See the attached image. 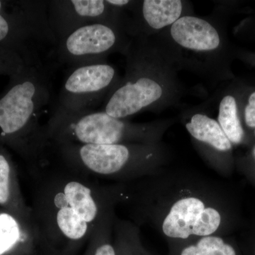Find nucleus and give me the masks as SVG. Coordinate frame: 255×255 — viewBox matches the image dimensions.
I'll use <instances>...</instances> for the list:
<instances>
[{"mask_svg": "<svg viewBox=\"0 0 255 255\" xmlns=\"http://www.w3.org/2000/svg\"><path fill=\"white\" fill-rule=\"evenodd\" d=\"M41 173L31 209L40 249L51 255H75L113 212L114 196L92 178L64 166Z\"/></svg>", "mask_w": 255, "mask_h": 255, "instance_id": "1", "label": "nucleus"}, {"mask_svg": "<svg viewBox=\"0 0 255 255\" xmlns=\"http://www.w3.org/2000/svg\"><path fill=\"white\" fill-rule=\"evenodd\" d=\"M0 99V130L2 137H25L28 155L38 167L46 165L50 143L42 114L51 99V84L43 65L37 60Z\"/></svg>", "mask_w": 255, "mask_h": 255, "instance_id": "2", "label": "nucleus"}, {"mask_svg": "<svg viewBox=\"0 0 255 255\" xmlns=\"http://www.w3.org/2000/svg\"><path fill=\"white\" fill-rule=\"evenodd\" d=\"M62 164L70 170L89 178L135 177L143 174L148 155L143 149L127 145H54Z\"/></svg>", "mask_w": 255, "mask_h": 255, "instance_id": "3", "label": "nucleus"}, {"mask_svg": "<svg viewBox=\"0 0 255 255\" xmlns=\"http://www.w3.org/2000/svg\"><path fill=\"white\" fill-rule=\"evenodd\" d=\"M116 79L115 69L105 62L73 67L60 89L58 106L71 112L93 110Z\"/></svg>", "mask_w": 255, "mask_h": 255, "instance_id": "4", "label": "nucleus"}, {"mask_svg": "<svg viewBox=\"0 0 255 255\" xmlns=\"http://www.w3.org/2000/svg\"><path fill=\"white\" fill-rule=\"evenodd\" d=\"M118 32L111 23L86 25L58 41L55 55L60 63L73 67L102 63L106 55L117 49Z\"/></svg>", "mask_w": 255, "mask_h": 255, "instance_id": "5", "label": "nucleus"}, {"mask_svg": "<svg viewBox=\"0 0 255 255\" xmlns=\"http://www.w3.org/2000/svg\"><path fill=\"white\" fill-rule=\"evenodd\" d=\"M221 223L219 211L206 206L200 198H181L171 206L162 221V229L167 237L186 241L191 236H212Z\"/></svg>", "mask_w": 255, "mask_h": 255, "instance_id": "6", "label": "nucleus"}, {"mask_svg": "<svg viewBox=\"0 0 255 255\" xmlns=\"http://www.w3.org/2000/svg\"><path fill=\"white\" fill-rule=\"evenodd\" d=\"M113 8L103 0H51L48 1V21L58 42L86 25L111 23Z\"/></svg>", "mask_w": 255, "mask_h": 255, "instance_id": "7", "label": "nucleus"}, {"mask_svg": "<svg viewBox=\"0 0 255 255\" xmlns=\"http://www.w3.org/2000/svg\"><path fill=\"white\" fill-rule=\"evenodd\" d=\"M107 98L104 112L111 117L124 119L134 115L160 98L162 89L155 80L143 75H130Z\"/></svg>", "mask_w": 255, "mask_h": 255, "instance_id": "8", "label": "nucleus"}, {"mask_svg": "<svg viewBox=\"0 0 255 255\" xmlns=\"http://www.w3.org/2000/svg\"><path fill=\"white\" fill-rule=\"evenodd\" d=\"M172 38L184 48L197 51H209L219 46L221 39L216 28L206 20L185 16L171 27Z\"/></svg>", "mask_w": 255, "mask_h": 255, "instance_id": "9", "label": "nucleus"}, {"mask_svg": "<svg viewBox=\"0 0 255 255\" xmlns=\"http://www.w3.org/2000/svg\"><path fill=\"white\" fill-rule=\"evenodd\" d=\"M39 242L33 226L23 224L9 213H0V255H8L13 252L22 251L33 254Z\"/></svg>", "mask_w": 255, "mask_h": 255, "instance_id": "10", "label": "nucleus"}, {"mask_svg": "<svg viewBox=\"0 0 255 255\" xmlns=\"http://www.w3.org/2000/svg\"><path fill=\"white\" fill-rule=\"evenodd\" d=\"M186 127L194 138L209 144L216 150L226 152L232 147V143L220 127L219 122L207 116L195 114Z\"/></svg>", "mask_w": 255, "mask_h": 255, "instance_id": "11", "label": "nucleus"}, {"mask_svg": "<svg viewBox=\"0 0 255 255\" xmlns=\"http://www.w3.org/2000/svg\"><path fill=\"white\" fill-rule=\"evenodd\" d=\"M182 3L179 0H145L142 16L149 26L160 29L173 24L180 18Z\"/></svg>", "mask_w": 255, "mask_h": 255, "instance_id": "12", "label": "nucleus"}, {"mask_svg": "<svg viewBox=\"0 0 255 255\" xmlns=\"http://www.w3.org/2000/svg\"><path fill=\"white\" fill-rule=\"evenodd\" d=\"M170 255H239L234 246L217 236L199 238L172 248Z\"/></svg>", "mask_w": 255, "mask_h": 255, "instance_id": "13", "label": "nucleus"}, {"mask_svg": "<svg viewBox=\"0 0 255 255\" xmlns=\"http://www.w3.org/2000/svg\"><path fill=\"white\" fill-rule=\"evenodd\" d=\"M219 124L231 143L243 140L244 130L238 118V106L233 96H226L220 104Z\"/></svg>", "mask_w": 255, "mask_h": 255, "instance_id": "14", "label": "nucleus"}, {"mask_svg": "<svg viewBox=\"0 0 255 255\" xmlns=\"http://www.w3.org/2000/svg\"><path fill=\"white\" fill-rule=\"evenodd\" d=\"M113 212L101 221L87 243L84 255H117L112 240Z\"/></svg>", "mask_w": 255, "mask_h": 255, "instance_id": "15", "label": "nucleus"}, {"mask_svg": "<svg viewBox=\"0 0 255 255\" xmlns=\"http://www.w3.org/2000/svg\"><path fill=\"white\" fill-rule=\"evenodd\" d=\"M114 240L117 255H150L142 248L135 230L126 223L115 226Z\"/></svg>", "mask_w": 255, "mask_h": 255, "instance_id": "16", "label": "nucleus"}, {"mask_svg": "<svg viewBox=\"0 0 255 255\" xmlns=\"http://www.w3.org/2000/svg\"><path fill=\"white\" fill-rule=\"evenodd\" d=\"M12 169L9 161L0 153V205L8 206L11 204L14 195Z\"/></svg>", "mask_w": 255, "mask_h": 255, "instance_id": "17", "label": "nucleus"}, {"mask_svg": "<svg viewBox=\"0 0 255 255\" xmlns=\"http://www.w3.org/2000/svg\"><path fill=\"white\" fill-rule=\"evenodd\" d=\"M245 119L248 127L254 128L255 132V92L250 96L245 110Z\"/></svg>", "mask_w": 255, "mask_h": 255, "instance_id": "18", "label": "nucleus"}, {"mask_svg": "<svg viewBox=\"0 0 255 255\" xmlns=\"http://www.w3.org/2000/svg\"><path fill=\"white\" fill-rule=\"evenodd\" d=\"M2 1H0V43L9 38L11 33V24L10 20L7 19L2 14Z\"/></svg>", "mask_w": 255, "mask_h": 255, "instance_id": "19", "label": "nucleus"}, {"mask_svg": "<svg viewBox=\"0 0 255 255\" xmlns=\"http://www.w3.org/2000/svg\"><path fill=\"white\" fill-rule=\"evenodd\" d=\"M107 3L114 8H122L130 4L131 1L128 0H107Z\"/></svg>", "mask_w": 255, "mask_h": 255, "instance_id": "20", "label": "nucleus"}, {"mask_svg": "<svg viewBox=\"0 0 255 255\" xmlns=\"http://www.w3.org/2000/svg\"><path fill=\"white\" fill-rule=\"evenodd\" d=\"M253 255H255V245L254 247V249H253Z\"/></svg>", "mask_w": 255, "mask_h": 255, "instance_id": "21", "label": "nucleus"}, {"mask_svg": "<svg viewBox=\"0 0 255 255\" xmlns=\"http://www.w3.org/2000/svg\"><path fill=\"white\" fill-rule=\"evenodd\" d=\"M51 255L48 254V253H43V255Z\"/></svg>", "mask_w": 255, "mask_h": 255, "instance_id": "22", "label": "nucleus"}, {"mask_svg": "<svg viewBox=\"0 0 255 255\" xmlns=\"http://www.w3.org/2000/svg\"><path fill=\"white\" fill-rule=\"evenodd\" d=\"M254 154H255V150H254Z\"/></svg>", "mask_w": 255, "mask_h": 255, "instance_id": "23", "label": "nucleus"}]
</instances>
